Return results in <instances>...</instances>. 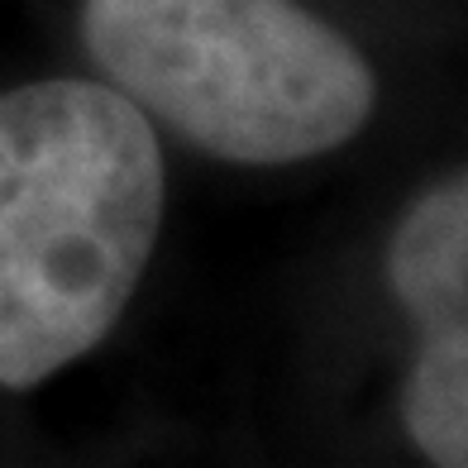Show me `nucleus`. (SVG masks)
I'll return each mask as SVG.
<instances>
[{"instance_id":"obj_4","label":"nucleus","mask_w":468,"mask_h":468,"mask_svg":"<svg viewBox=\"0 0 468 468\" xmlns=\"http://www.w3.org/2000/svg\"><path fill=\"white\" fill-rule=\"evenodd\" d=\"M407 431L440 468L468 463V335L431 330L407 382Z\"/></svg>"},{"instance_id":"obj_2","label":"nucleus","mask_w":468,"mask_h":468,"mask_svg":"<svg viewBox=\"0 0 468 468\" xmlns=\"http://www.w3.org/2000/svg\"><path fill=\"white\" fill-rule=\"evenodd\" d=\"M81 34L120 96L225 163L330 154L378 101L358 48L296 0H87Z\"/></svg>"},{"instance_id":"obj_3","label":"nucleus","mask_w":468,"mask_h":468,"mask_svg":"<svg viewBox=\"0 0 468 468\" xmlns=\"http://www.w3.org/2000/svg\"><path fill=\"white\" fill-rule=\"evenodd\" d=\"M388 278L397 302L407 306L420 325L454 330L468 311V186L450 177L431 186L407 210L392 253Z\"/></svg>"},{"instance_id":"obj_1","label":"nucleus","mask_w":468,"mask_h":468,"mask_svg":"<svg viewBox=\"0 0 468 468\" xmlns=\"http://www.w3.org/2000/svg\"><path fill=\"white\" fill-rule=\"evenodd\" d=\"M167 201L148 115L101 81L0 96V388H38L130 306Z\"/></svg>"}]
</instances>
